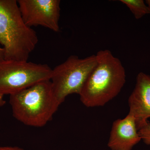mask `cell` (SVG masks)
<instances>
[{"mask_svg":"<svg viewBox=\"0 0 150 150\" xmlns=\"http://www.w3.org/2000/svg\"><path fill=\"white\" fill-rule=\"evenodd\" d=\"M141 139L146 145H150V121L139 130Z\"/></svg>","mask_w":150,"mask_h":150,"instance_id":"obj_10","label":"cell"},{"mask_svg":"<svg viewBox=\"0 0 150 150\" xmlns=\"http://www.w3.org/2000/svg\"><path fill=\"white\" fill-rule=\"evenodd\" d=\"M141 140L135 118L128 113L113 122L108 146L111 150H132Z\"/></svg>","mask_w":150,"mask_h":150,"instance_id":"obj_8","label":"cell"},{"mask_svg":"<svg viewBox=\"0 0 150 150\" xmlns=\"http://www.w3.org/2000/svg\"><path fill=\"white\" fill-rule=\"evenodd\" d=\"M146 3L149 8V14H150V0H146Z\"/></svg>","mask_w":150,"mask_h":150,"instance_id":"obj_14","label":"cell"},{"mask_svg":"<svg viewBox=\"0 0 150 150\" xmlns=\"http://www.w3.org/2000/svg\"><path fill=\"white\" fill-rule=\"evenodd\" d=\"M0 150H27L18 146H0Z\"/></svg>","mask_w":150,"mask_h":150,"instance_id":"obj_11","label":"cell"},{"mask_svg":"<svg viewBox=\"0 0 150 150\" xmlns=\"http://www.w3.org/2000/svg\"><path fill=\"white\" fill-rule=\"evenodd\" d=\"M13 115L26 126H45L53 118L60 105L50 80L43 81L10 95Z\"/></svg>","mask_w":150,"mask_h":150,"instance_id":"obj_3","label":"cell"},{"mask_svg":"<svg viewBox=\"0 0 150 150\" xmlns=\"http://www.w3.org/2000/svg\"><path fill=\"white\" fill-rule=\"evenodd\" d=\"M52 69L48 65L28 61L0 62V93H17L35 84L50 80Z\"/></svg>","mask_w":150,"mask_h":150,"instance_id":"obj_5","label":"cell"},{"mask_svg":"<svg viewBox=\"0 0 150 150\" xmlns=\"http://www.w3.org/2000/svg\"><path fill=\"white\" fill-rule=\"evenodd\" d=\"M17 2L22 18L28 26H41L59 32L60 0H18Z\"/></svg>","mask_w":150,"mask_h":150,"instance_id":"obj_6","label":"cell"},{"mask_svg":"<svg viewBox=\"0 0 150 150\" xmlns=\"http://www.w3.org/2000/svg\"><path fill=\"white\" fill-rule=\"evenodd\" d=\"M36 31L24 22L16 0H0V44L4 60L28 61L38 43Z\"/></svg>","mask_w":150,"mask_h":150,"instance_id":"obj_2","label":"cell"},{"mask_svg":"<svg viewBox=\"0 0 150 150\" xmlns=\"http://www.w3.org/2000/svg\"><path fill=\"white\" fill-rule=\"evenodd\" d=\"M97 62L96 55L83 59L72 55L52 69L50 79L52 90L60 105L69 95L79 94Z\"/></svg>","mask_w":150,"mask_h":150,"instance_id":"obj_4","label":"cell"},{"mask_svg":"<svg viewBox=\"0 0 150 150\" xmlns=\"http://www.w3.org/2000/svg\"><path fill=\"white\" fill-rule=\"evenodd\" d=\"M129 114L135 118L138 131L150 118V76L140 72L136 86L129 98Z\"/></svg>","mask_w":150,"mask_h":150,"instance_id":"obj_7","label":"cell"},{"mask_svg":"<svg viewBox=\"0 0 150 150\" xmlns=\"http://www.w3.org/2000/svg\"><path fill=\"white\" fill-rule=\"evenodd\" d=\"M120 1L128 7L136 19H140L149 14V8L143 0H120Z\"/></svg>","mask_w":150,"mask_h":150,"instance_id":"obj_9","label":"cell"},{"mask_svg":"<svg viewBox=\"0 0 150 150\" xmlns=\"http://www.w3.org/2000/svg\"><path fill=\"white\" fill-rule=\"evenodd\" d=\"M4 60V50L0 46V62Z\"/></svg>","mask_w":150,"mask_h":150,"instance_id":"obj_12","label":"cell"},{"mask_svg":"<svg viewBox=\"0 0 150 150\" xmlns=\"http://www.w3.org/2000/svg\"><path fill=\"white\" fill-rule=\"evenodd\" d=\"M4 95L0 93V107L4 106L6 104V101L4 98Z\"/></svg>","mask_w":150,"mask_h":150,"instance_id":"obj_13","label":"cell"},{"mask_svg":"<svg viewBox=\"0 0 150 150\" xmlns=\"http://www.w3.org/2000/svg\"><path fill=\"white\" fill-rule=\"evenodd\" d=\"M96 66L89 75L79 95L87 107L104 106L121 92L126 82L122 63L108 50L96 55Z\"/></svg>","mask_w":150,"mask_h":150,"instance_id":"obj_1","label":"cell"}]
</instances>
